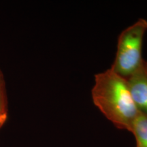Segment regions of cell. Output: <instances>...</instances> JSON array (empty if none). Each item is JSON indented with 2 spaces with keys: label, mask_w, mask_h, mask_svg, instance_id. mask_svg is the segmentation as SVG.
Masks as SVG:
<instances>
[{
  "label": "cell",
  "mask_w": 147,
  "mask_h": 147,
  "mask_svg": "<svg viewBox=\"0 0 147 147\" xmlns=\"http://www.w3.org/2000/svg\"><path fill=\"white\" fill-rule=\"evenodd\" d=\"M131 133L136 142V147H147V116L140 114L134 122Z\"/></svg>",
  "instance_id": "obj_4"
},
{
  "label": "cell",
  "mask_w": 147,
  "mask_h": 147,
  "mask_svg": "<svg viewBox=\"0 0 147 147\" xmlns=\"http://www.w3.org/2000/svg\"><path fill=\"white\" fill-rule=\"evenodd\" d=\"M130 94L141 114L147 116V71L144 61L140 68L127 78Z\"/></svg>",
  "instance_id": "obj_3"
},
{
  "label": "cell",
  "mask_w": 147,
  "mask_h": 147,
  "mask_svg": "<svg viewBox=\"0 0 147 147\" xmlns=\"http://www.w3.org/2000/svg\"><path fill=\"white\" fill-rule=\"evenodd\" d=\"M3 114H7V99L4 80L0 71V115Z\"/></svg>",
  "instance_id": "obj_5"
},
{
  "label": "cell",
  "mask_w": 147,
  "mask_h": 147,
  "mask_svg": "<svg viewBox=\"0 0 147 147\" xmlns=\"http://www.w3.org/2000/svg\"><path fill=\"white\" fill-rule=\"evenodd\" d=\"M144 67H145V69H146V70L147 71V62L144 61Z\"/></svg>",
  "instance_id": "obj_7"
},
{
  "label": "cell",
  "mask_w": 147,
  "mask_h": 147,
  "mask_svg": "<svg viewBox=\"0 0 147 147\" xmlns=\"http://www.w3.org/2000/svg\"><path fill=\"white\" fill-rule=\"evenodd\" d=\"M7 117H8V115H7V114H3V115H0V129H1V127L3 125V124H4L5 121H6Z\"/></svg>",
  "instance_id": "obj_6"
},
{
  "label": "cell",
  "mask_w": 147,
  "mask_h": 147,
  "mask_svg": "<svg viewBox=\"0 0 147 147\" xmlns=\"http://www.w3.org/2000/svg\"><path fill=\"white\" fill-rule=\"evenodd\" d=\"M146 30L147 21L140 18L123 31L119 37L117 54L111 67L124 78L133 74L144 63L142 47Z\"/></svg>",
  "instance_id": "obj_2"
},
{
  "label": "cell",
  "mask_w": 147,
  "mask_h": 147,
  "mask_svg": "<svg viewBox=\"0 0 147 147\" xmlns=\"http://www.w3.org/2000/svg\"><path fill=\"white\" fill-rule=\"evenodd\" d=\"M91 94L95 105L115 127L131 131L140 113L132 100L127 78L112 67L97 74Z\"/></svg>",
  "instance_id": "obj_1"
}]
</instances>
